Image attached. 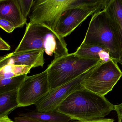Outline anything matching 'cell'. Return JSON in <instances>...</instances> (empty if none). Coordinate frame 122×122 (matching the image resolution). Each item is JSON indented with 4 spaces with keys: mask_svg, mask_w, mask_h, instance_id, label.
<instances>
[{
    "mask_svg": "<svg viewBox=\"0 0 122 122\" xmlns=\"http://www.w3.org/2000/svg\"><path fill=\"white\" fill-rule=\"evenodd\" d=\"M116 60L100 62L94 66L81 84L85 89L104 96L112 91L122 76Z\"/></svg>",
    "mask_w": 122,
    "mask_h": 122,
    "instance_id": "6",
    "label": "cell"
},
{
    "mask_svg": "<svg viewBox=\"0 0 122 122\" xmlns=\"http://www.w3.org/2000/svg\"><path fill=\"white\" fill-rule=\"evenodd\" d=\"M99 11L94 7H87L70 9L61 16L56 29V32L62 38L71 34L73 31L88 16Z\"/></svg>",
    "mask_w": 122,
    "mask_h": 122,
    "instance_id": "9",
    "label": "cell"
},
{
    "mask_svg": "<svg viewBox=\"0 0 122 122\" xmlns=\"http://www.w3.org/2000/svg\"><path fill=\"white\" fill-rule=\"evenodd\" d=\"M64 38L46 26L29 22L17 48V53L33 50H43L47 55L56 59L69 54Z\"/></svg>",
    "mask_w": 122,
    "mask_h": 122,
    "instance_id": "3",
    "label": "cell"
},
{
    "mask_svg": "<svg viewBox=\"0 0 122 122\" xmlns=\"http://www.w3.org/2000/svg\"><path fill=\"white\" fill-rule=\"evenodd\" d=\"M115 120L114 119H100L95 120H91V121H86V122H114Z\"/></svg>",
    "mask_w": 122,
    "mask_h": 122,
    "instance_id": "23",
    "label": "cell"
},
{
    "mask_svg": "<svg viewBox=\"0 0 122 122\" xmlns=\"http://www.w3.org/2000/svg\"><path fill=\"white\" fill-rule=\"evenodd\" d=\"M76 56L85 58L96 59L106 62L115 60L107 48L98 44L82 43L74 52Z\"/></svg>",
    "mask_w": 122,
    "mask_h": 122,
    "instance_id": "12",
    "label": "cell"
},
{
    "mask_svg": "<svg viewBox=\"0 0 122 122\" xmlns=\"http://www.w3.org/2000/svg\"><path fill=\"white\" fill-rule=\"evenodd\" d=\"M44 51L33 50L19 53L13 52L0 57V69L8 64L22 65L32 68L43 67L45 63Z\"/></svg>",
    "mask_w": 122,
    "mask_h": 122,
    "instance_id": "10",
    "label": "cell"
},
{
    "mask_svg": "<svg viewBox=\"0 0 122 122\" xmlns=\"http://www.w3.org/2000/svg\"><path fill=\"white\" fill-rule=\"evenodd\" d=\"M82 43L102 46L118 63L120 60L122 34L104 10L92 15Z\"/></svg>",
    "mask_w": 122,
    "mask_h": 122,
    "instance_id": "4",
    "label": "cell"
},
{
    "mask_svg": "<svg viewBox=\"0 0 122 122\" xmlns=\"http://www.w3.org/2000/svg\"><path fill=\"white\" fill-rule=\"evenodd\" d=\"M104 10L122 34V0H110Z\"/></svg>",
    "mask_w": 122,
    "mask_h": 122,
    "instance_id": "15",
    "label": "cell"
},
{
    "mask_svg": "<svg viewBox=\"0 0 122 122\" xmlns=\"http://www.w3.org/2000/svg\"><path fill=\"white\" fill-rule=\"evenodd\" d=\"M19 115V117L32 118L44 122H69L71 120L68 116L57 111L49 112L32 111L20 113Z\"/></svg>",
    "mask_w": 122,
    "mask_h": 122,
    "instance_id": "13",
    "label": "cell"
},
{
    "mask_svg": "<svg viewBox=\"0 0 122 122\" xmlns=\"http://www.w3.org/2000/svg\"><path fill=\"white\" fill-rule=\"evenodd\" d=\"M101 61L82 58L74 53L54 59L46 69L50 90L74 80Z\"/></svg>",
    "mask_w": 122,
    "mask_h": 122,
    "instance_id": "5",
    "label": "cell"
},
{
    "mask_svg": "<svg viewBox=\"0 0 122 122\" xmlns=\"http://www.w3.org/2000/svg\"><path fill=\"white\" fill-rule=\"evenodd\" d=\"M118 63H120V64H121V65L122 66V61H121V60H119L118 62Z\"/></svg>",
    "mask_w": 122,
    "mask_h": 122,
    "instance_id": "26",
    "label": "cell"
},
{
    "mask_svg": "<svg viewBox=\"0 0 122 122\" xmlns=\"http://www.w3.org/2000/svg\"><path fill=\"white\" fill-rule=\"evenodd\" d=\"M15 122H44L35 119L24 117H18L14 119Z\"/></svg>",
    "mask_w": 122,
    "mask_h": 122,
    "instance_id": "20",
    "label": "cell"
},
{
    "mask_svg": "<svg viewBox=\"0 0 122 122\" xmlns=\"http://www.w3.org/2000/svg\"><path fill=\"white\" fill-rule=\"evenodd\" d=\"M31 67L22 65L8 64L0 69V77L11 78L24 74L30 72Z\"/></svg>",
    "mask_w": 122,
    "mask_h": 122,
    "instance_id": "16",
    "label": "cell"
},
{
    "mask_svg": "<svg viewBox=\"0 0 122 122\" xmlns=\"http://www.w3.org/2000/svg\"><path fill=\"white\" fill-rule=\"evenodd\" d=\"M114 108L118 116V122H122V103L114 105Z\"/></svg>",
    "mask_w": 122,
    "mask_h": 122,
    "instance_id": "21",
    "label": "cell"
},
{
    "mask_svg": "<svg viewBox=\"0 0 122 122\" xmlns=\"http://www.w3.org/2000/svg\"><path fill=\"white\" fill-rule=\"evenodd\" d=\"M0 28L8 33H12L16 29L10 21L2 18H0Z\"/></svg>",
    "mask_w": 122,
    "mask_h": 122,
    "instance_id": "19",
    "label": "cell"
},
{
    "mask_svg": "<svg viewBox=\"0 0 122 122\" xmlns=\"http://www.w3.org/2000/svg\"><path fill=\"white\" fill-rule=\"evenodd\" d=\"M114 107L105 96L84 88L69 95L56 111L71 120L86 122L103 119L114 110Z\"/></svg>",
    "mask_w": 122,
    "mask_h": 122,
    "instance_id": "1",
    "label": "cell"
},
{
    "mask_svg": "<svg viewBox=\"0 0 122 122\" xmlns=\"http://www.w3.org/2000/svg\"><path fill=\"white\" fill-rule=\"evenodd\" d=\"M10 48V46L0 37V50L8 51Z\"/></svg>",
    "mask_w": 122,
    "mask_h": 122,
    "instance_id": "22",
    "label": "cell"
},
{
    "mask_svg": "<svg viewBox=\"0 0 122 122\" xmlns=\"http://www.w3.org/2000/svg\"><path fill=\"white\" fill-rule=\"evenodd\" d=\"M49 91L46 69L39 74L27 76L18 90L19 107L36 104Z\"/></svg>",
    "mask_w": 122,
    "mask_h": 122,
    "instance_id": "7",
    "label": "cell"
},
{
    "mask_svg": "<svg viewBox=\"0 0 122 122\" xmlns=\"http://www.w3.org/2000/svg\"><path fill=\"white\" fill-rule=\"evenodd\" d=\"M18 90L0 94V118L8 116L12 111L19 107Z\"/></svg>",
    "mask_w": 122,
    "mask_h": 122,
    "instance_id": "14",
    "label": "cell"
},
{
    "mask_svg": "<svg viewBox=\"0 0 122 122\" xmlns=\"http://www.w3.org/2000/svg\"><path fill=\"white\" fill-rule=\"evenodd\" d=\"M0 122H15L8 117V116H4L0 118Z\"/></svg>",
    "mask_w": 122,
    "mask_h": 122,
    "instance_id": "24",
    "label": "cell"
},
{
    "mask_svg": "<svg viewBox=\"0 0 122 122\" xmlns=\"http://www.w3.org/2000/svg\"><path fill=\"white\" fill-rule=\"evenodd\" d=\"M92 67L71 81L50 90L35 105L36 111L39 112H49L56 111L59 106L69 95L76 90L84 88L81 85V82L89 73Z\"/></svg>",
    "mask_w": 122,
    "mask_h": 122,
    "instance_id": "8",
    "label": "cell"
},
{
    "mask_svg": "<svg viewBox=\"0 0 122 122\" xmlns=\"http://www.w3.org/2000/svg\"><path fill=\"white\" fill-rule=\"evenodd\" d=\"M0 18L10 21L16 28H21L26 24L21 14L18 0H0Z\"/></svg>",
    "mask_w": 122,
    "mask_h": 122,
    "instance_id": "11",
    "label": "cell"
},
{
    "mask_svg": "<svg viewBox=\"0 0 122 122\" xmlns=\"http://www.w3.org/2000/svg\"><path fill=\"white\" fill-rule=\"evenodd\" d=\"M120 60H121V61H122V51H121V57H120Z\"/></svg>",
    "mask_w": 122,
    "mask_h": 122,
    "instance_id": "25",
    "label": "cell"
},
{
    "mask_svg": "<svg viewBox=\"0 0 122 122\" xmlns=\"http://www.w3.org/2000/svg\"><path fill=\"white\" fill-rule=\"evenodd\" d=\"M27 74L11 78L0 77V94L10 92L18 89Z\"/></svg>",
    "mask_w": 122,
    "mask_h": 122,
    "instance_id": "17",
    "label": "cell"
},
{
    "mask_svg": "<svg viewBox=\"0 0 122 122\" xmlns=\"http://www.w3.org/2000/svg\"><path fill=\"white\" fill-rule=\"evenodd\" d=\"M34 0H18L21 14L25 21L30 13Z\"/></svg>",
    "mask_w": 122,
    "mask_h": 122,
    "instance_id": "18",
    "label": "cell"
},
{
    "mask_svg": "<svg viewBox=\"0 0 122 122\" xmlns=\"http://www.w3.org/2000/svg\"><path fill=\"white\" fill-rule=\"evenodd\" d=\"M106 3L105 0H34L28 17L31 23L42 24L56 32L59 19L67 10L92 7L100 11Z\"/></svg>",
    "mask_w": 122,
    "mask_h": 122,
    "instance_id": "2",
    "label": "cell"
}]
</instances>
